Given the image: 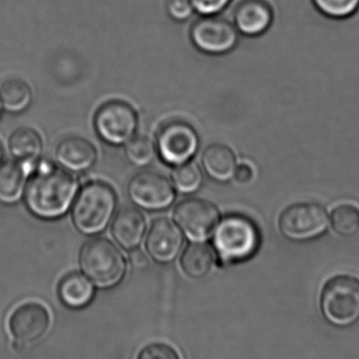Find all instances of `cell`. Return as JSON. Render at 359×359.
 <instances>
[{"label": "cell", "mask_w": 359, "mask_h": 359, "mask_svg": "<svg viewBox=\"0 0 359 359\" xmlns=\"http://www.w3.org/2000/svg\"><path fill=\"white\" fill-rule=\"evenodd\" d=\"M329 223L328 212L324 207L314 203H299L282 211L278 227L288 240L305 242L325 233Z\"/></svg>", "instance_id": "cell-6"}, {"label": "cell", "mask_w": 359, "mask_h": 359, "mask_svg": "<svg viewBox=\"0 0 359 359\" xmlns=\"http://www.w3.org/2000/svg\"><path fill=\"white\" fill-rule=\"evenodd\" d=\"M8 149L11 155L18 161L36 162L41 155V138L32 128H18L8 139Z\"/></svg>", "instance_id": "cell-21"}, {"label": "cell", "mask_w": 359, "mask_h": 359, "mask_svg": "<svg viewBox=\"0 0 359 359\" xmlns=\"http://www.w3.org/2000/svg\"><path fill=\"white\" fill-rule=\"evenodd\" d=\"M174 219L189 240L202 243L214 232L219 222V211L208 201L187 198L175 207Z\"/></svg>", "instance_id": "cell-9"}, {"label": "cell", "mask_w": 359, "mask_h": 359, "mask_svg": "<svg viewBox=\"0 0 359 359\" xmlns=\"http://www.w3.org/2000/svg\"><path fill=\"white\" fill-rule=\"evenodd\" d=\"M190 36L200 52L225 55L236 48L240 34L233 21L218 15H209L200 17L193 23Z\"/></svg>", "instance_id": "cell-7"}, {"label": "cell", "mask_w": 359, "mask_h": 359, "mask_svg": "<svg viewBox=\"0 0 359 359\" xmlns=\"http://www.w3.org/2000/svg\"><path fill=\"white\" fill-rule=\"evenodd\" d=\"M147 223L141 211L131 207L122 209L114 217L112 236L126 250L138 248L145 236Z\"/></svg>", "instance_id": "cell-16"}, {"label": "cell", "mask_w": 359, "mask_h": 359, "mask_svg": "<svg viewBox=\"0 0 359 359\" xmlns=\"http://www.w3.org/2000/svg\"><path fill=\"white\" fill-rule=\"evenodd\" d=\"M202 181V170L195 162L189 161L175 166L172 172L173 186L181 194H194L200 189Z\"/></svg>", "instance_id": "cell-24"}, {"label": "cell", "mask_w": 359, "mask_h": 359, "mask_svg": "<svg viewBox=\"0 0 359 359\" xmlns=\"http://www.w3.org/2000/svg\"><path fill=\"white\" fill-rule=\"evenodd\" d=\"M232 0H191L194 11L202 15H218L229 6Z\"/></svg>", "instance_id": "cell-29"}, {"label": "cell", "mask_w": 359, "mask_h": 359, "mask_svg": "<svg viewBox=\"0 0 359 359\" xmlns=\"http://www.w3.org/2000/svg\"><path fill=\"white\" fill-rule=\"evenodd\" d=\"M126 159L138 166V168H145L152 163L155 158L156 149L153 142L145 137H133L126 145Z\"/></svg>", "instance_id": "cell-26"}, {"label": "cell", "mask_w": 359, "mask_h": 359, "mask_svg": "<svg viewBox=\"0 0 359 359\" xmlns=\"http://www.w3.org/2000/svg\"><path fill=\"white\" fill-rule=\"evenodd\" d=\"M320 311L330 324L351 326L359 320V280L353 276H337L322 287Z\"/></svg>", "instance_id": "cell-5"}, {"label": "cell", "mask_w": 359, "mask_h": 359, "mask_svg": "<svg viewBox=\"0 0 359 359\" xmlns=\"http://www.w3.org/2000/svg\"><path fill=\"white\" fill-rule=\"evenodd\" d=\"M129 261H130L131 266L136 270L145 269L149 265V259H148L147 255L137 248L131 250Z\"/></svg>", "instance_id": "cell-30"}, {"label": "cell", "mask_w": 359, "mask_h": 359, "mask_svg": "<svg viewBox=\"0 0 359 359\" xmlns=\"http://www.w3.org/2000/svg\"><path fill=\"white\" fill-rule=\"evenodd\" d=\"M261 245L259 228L242 215L219 219L213 232V247L223 265L242 263L256 255Z\"/></svg>", "instance_id": "cell-2"}, {"label": "cell", "mask_w": 359, "mask_h": 359, "mask_svg": "<svg viewBox=\"0 0 359 359\" xmlns=\"http://www.w3.org/2000/svg\"><path fill=\"white\" fill-rule=\"evenodd\" d=\"M129 198L136 206L149 211L164 210L174 203V186L157 172H145L133 177L128 185Z\"/></svg>", "instance_id": "cell-11"}, {"label": "cell", "mask_w": 359, "mask_h": 359, "mask_svg": "<svg viewBox=\"0 0 359 359\" xmlns=\"http://www.w3.org/2000/svg\"><path fill=\"white\" fill-rule=\"evenodd\" d=\"M1 160H2V149H1V147H0V163H1Z\"/></svg>", "instance_id": "cell-32"}, {"label": "cell", "mask_w": 359, "mask_h": 359, "mask_svg": "<svg viewBox=\"0 0 359 359\" xmlns=\"http://www.w3.org/2000/svg\"><path fill=\"white\" fill-rule=\"evenodd\" d=\"M57 163L69 172H86L97 160L96 149L80 137H70L61 141L55 153Z\"/></svg>", "instance_id": "cell-15"}, {"label": "cell", "mask_w": 359, "mask_h": 359, "mask_svg": "<svg viewBox=\"0 0 359 359\" xmlns=\"http://www.w3.org/2000/svg\"><path fill=\"white\" fill-rule=\"evenodd\" d=\"M0 101L8 113H21L31 104V88L20 80H8L0 88Z\"/></svg>", "instance_id": "cell-22"}, {"label": "cell", "mask_w": 359, "mask_h": 359, "mask_svg": "<svg viewBox=\"0 0 359 359\" xmlns=\"http://www.w3.org/2000/svg\"><path fill=\"white\" fill-rule=\"evenodd\" d=\"M332 228L341 238H353L359 233V209L352 204H343L333 210Z\"/></svg>", "instance_id": "cell-23"}, {"label": "cell", "mask_w": 359, "mask_h": 359, "mask_svg": "<svg viewBox=\"0 0 359 359\" xmlns=\"http://www.w3.org/2000/svg\"><path fill=\"white\" fill-rule=\"evenodd\" d=\"M198 147V135L185 122H172L164 126L158 135V154L169 165L187 163L197 153Z\"/></svg>", "instance_id": "cell-12"}, {"label": "cell", "mask_w": 359, "mask_h": 359, "mask_svg": "<svg viewBox=\"0 0 359 359\" xmlns=\"http://www.w3.org/2000/svg\"><path fill=\"white\" fill-rule=\"evenodd\" d=\"M0 111H1V101H0Z\"/></svg>", "instance_id": "cell-33"}, {"label": "cell", "mask_w": 359, "mask_h": 359, "mask_svg": "<svg viewBox=\"0 0 359 359\" xmlns=\"http://www.w3.org/2000/svg\"><path fill=\"white\" fill-rule=\"evenodd\" d=\"M77 194V180L67 170L41 163L27 181L25 205L39 219H59L73 206Z\"/></svg>", "instance_id": "cell-1"}, {"label": "cell", "mask_w": 359, "mask_h": 359, "mask_svg": "<svg viewBox=\"0 0 359 359\" xmlns=\"http://www.w3.org/2000/svg\"><path fill=\"white\" fill-rule=\"evenodd\" d=\"M137 359H181L178 352L168 344L154 343L145 346Z\"/></svg>", "instance_id": "cell-27"}, {"label": "cell", "mask_w": 359, "mask_h": 359, "mask_svg": "<svg viewBox=\"0 0 359 359\" xmlns=\"http://www.w3.org/2000/svg\"><path fill=\"white\" fill-rule=\"evenodd\" d=\"M167 13L175 21H185L193 14L191 0H167Z\"/></svg>", "instance_id": "cell-28"}, {"label": "cell", "mask_w": 359, "mask_h": 359, "mask_svg": "<svg viewBox=\"0 0 359 359\" xmlns=\"http://www.w3.org/2000/svg\"><path fill=\"white\" fill-rule=\"evenodd\" d=\"M214 263V251L202 243L189 245L181 255V269L185 276L193 280L206 278L212 270Z\"/></svg>", "instance_id": "cell-20"}, {"label": "cell", "mask_w": 359, "mask_h": 359, "mask_svg": "<svg viewBox=\"0 0 359 359\" xmlns=\"http://www.w3.org/2000/svg\"><path fill=\"white\" fill-rule=\"evenodd\" d=\"M275 18L269 0H240L234 8V25L240 35L259 37L269 31Z\"/></svg>", "instance_id": "cell-14"}, {"label": "cell", "mask_w": 359, "mask_h": 359, "mask_svg": "<svg viewBox=\"0 0 359 359\" xmlns=\"http://www.w3.org/2000/svg\"><path fill=\"white\" fill-rule=\"evenodd\" d=\"M79 266L99 289H112L124 280L126 263L119 249L107 238H96L80 249Z\"/></svg>", "instance_id": "cell-4"}, {"label": "cell", "mask_w": 359, "mask_h": 359, "mask_svg": "<svg viewBox=\"0 0 359 359\" xmlns=\"http://www.w3.org/2000/svg\"><path fill=\"white\" fill-rule=\"evenodd\" d=\"M8 331L14 339V347L23 350L39 341L51 326L48 310L37 302L21 304L8 318Z\"/></svg>", "instance_id": "cell-8"}, {"label": "cell", "mask_w": 359, "mask_h": 359, "mask_svg": "<svg viewBox=\"0 0 359 359\" xmlns=\"http://www.w3.org/2000/svg\"><path fill=\"white\" fill-rule=\"evenodd\" d=\"M34 168L35 162L11 161L0 165V202L12 205L21 200Z\"/></svg>", "instance_id": "cell-17"}, {"label": "cell", "mask_w": 359, "mask_h": 359, "mask_svg": "<svg viewBox=\"0 0 359 359\" xmlns=\"http://www.w3.org/2000/svg\"><path fill=\"white\" fill-rule=\"evenodd\" d=\"M316 10L335 20L354 16L359 11V0H311Z\"/></svg>", "instance_id": "cell-25"}, {"label": "cell", "mask_w": 359, "mask_h": 359, "mask_svg": "<svg viewBox=\"0 0 359 359\" xmlns=\"http://www.w3.org/2000/svg\"><path fill=\"white\" fill-rule=\"evenodd\" d=\"M136 113L124 102L113 101L103 105L95 117V128L105 142L115 147L126 144L137 130Z\"/></svg>", "instance_id": "cell-10"}, {"label": "cell", "mask_w": 359, "mask_h": 359, "mask_svg": "<svg viewBox=\"0 0 359 359\" xmlns=\"http://www.w3.org/2000/svg\"><path fill=\"white\" fill-rule=\"evenodd\" d=\"M58 297L65 307L80 310L88 307L94 299L95 289L86 276L71 273L58 285Z\"/></svg>", "instance_id": "cell-18"}, {"label": "cell", "mask_w": 359, "mask_h": 359, "mask_svg": "<svg viewBox=\"0 0 359 359\" xmlns=\"http://www.w3.org/2000/svg\"><path fill=\"white\" fill-rule=\"evenodd\" d=\"M253 172L252 168L248 164H242V165L236 168L235 175H234V179L240 184H247L251 181L253 178Z\"/></svg>", "instance_id": "cell-31"}, {"label": "cell", "mask_w": 359, "mask_h": 359, "mask_svg": "<svg viewBox=\"0 0 359 359\" xmlns=\"http://www.w3.org/2000/svg\"><path fill=\"white\" fill-rule=\"evenodd\" d=\"M202 164L211 179L221 183L233 179L237 168L233 151L223 144L207 147L202 156Z\"/></svg>", "instance_id": "cell-19"}, {"label": "cell", "mask_w": 359, "mask_h": 359, "mask_svg": "<svg viewBox=\"0 0 359 359\" xmlns=\"http://www.w3.org/2000/svg\"><path fill=\"white\" fill-rule=\"evenodd\" d=\"M117 198L107 184L91 182L80 189L72 209V219L78 231L96 236L109 226L115 215Z\"/></svg>", "instance_id": "cell-3"}, {"label": "cell", "mask_w": 359, "mask_h": 359, "mask_svg": "<svg viewBox=\"0 0 359 359\" xmlns=\"http://www.w3.org/2000/svg\"><path fill=\"white\" fill-rule=\"evenodd\" d=\"M183 246V231L176 224L168 219H158L152 224L145 248L154 261L159 264L172 263Z\"/></svg>", "instance_id": "cell-13"}]
</instances>
